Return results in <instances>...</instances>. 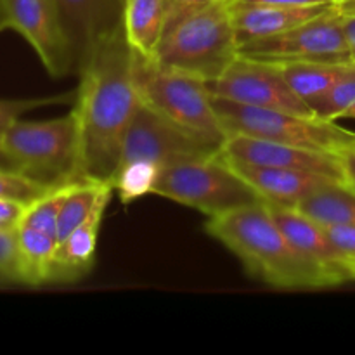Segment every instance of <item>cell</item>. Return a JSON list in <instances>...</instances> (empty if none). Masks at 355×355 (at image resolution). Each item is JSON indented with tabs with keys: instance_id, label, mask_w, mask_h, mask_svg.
<instances>
[{
	"instance_id": "4fadbf2b",
	"label": "cell",
	"mask_w": 355,
	"mask_h": 355,
	"mask_svg": "<svg viewBox=\"0 0 355 355\" xmlns=\"http://www.w3.org/2000/svg\"><path fill=\"white\" fill-rule=\"evenodd\" d=\"M75 73L94 49L123 24L125 0H54Z\"/></svg>"
},
{
	"instance_id": "8d00e7d4",
	"label": "cell",
	"mask_w": 355,
	"mask_h": 355,
	"mask_svg": "<svg viewBox=\"0 0 355 355\" xmlns=\"http://www.w3.org/2000/svg\"><path fill=\"white\" fill-rule=\"evenodd\" d=\"M328 2H333V3H338V2H342V0H328Z\"/></svg>"
},
{
	"instance_id": "277c9868",
	"label": "cell",
	"mask_w": 355,
	"mask_h": 355,
	"mask_svg": "<svg viewBox=\"0 0 355 355\" xmlns=\"http://www.w3.org/2000/svg\"><path fill=\"white\" fill-rule=\"evenodd\" d=\"M134 78L144 106L193 134L227 139L207 80L134 52Z\"/></svg>"
},
{
	"instance_id": "d6a6232c",
	"label": "cell",
	"mask_w": 355,
	"mask_h": 355,
	"mask_svg": "<svg viewBox=\"0 0 355 355\" xmlns=\"http://www.w3.org/2000/svg\"><path fill=\"white\" fill-rule=\"evenodd\" d=\"M342 162L343 172H345V182L355 191V148L343 153Z\"/></svg>"
},
{
	"instance_id": "d6986e66",
	"label": "cell",
	"mask_w": 355,
	"mask_h": 355,
	"mask_svg": "<svg viewBox=\"0 0 355 355\" xmlns=\"http://www.w3.org/2000/svg\"><path fill=\"white\" fill-rule=\"evenodd\" d=\"M281 69L288 85L304 103L312 107L354 64H338L328 61L272 62Z\"/></svg>"
},
{
	"instance_id": "9c48e42d",
	"label": "cell",
	"mask_w": 355,
	"mask_h": 355,
	"mask_svg": "<svg viewBox=\"0 0 355 355\" xmlns=\"http://www.w3.org/2000/svg\"><path fill=\"white\" fill-rule=\"evenodd\" d=\"M222 144L177 127L141 103L125 134L118 165L144 159L166 168L175 163L218 155Z\"/></svg>"
},
{
	"instance_id": "44dd1931",
	"label": "cell",
	"mask_w": 355,
	"mask_h": 355,
	"mask_svg": "<svg viewBox=\"0 0 355 355\" xmlns=\"http://www.w3.org/2000/svg\"><path fill=\"white\" fill-rule=\"evenodd\" d=\"M17 246H19L23 286H44L51 284L55 266L59 241L51 234L37 229L17 227Z\"/></svg>"
},
{
	"instance_id": "3957f363",
	"label": "cell",
	"mask_w": 355,
	"mask_h": 355,
	"mask_svg": "<svg viewBox=\"0 0 355 355\" xmlns=\"http://www.w3.org/2000/svg\"><path fill=\"white\" fill-rule=\"evenodd\" d=\"M231 9L232 0H217L172 19L153 58L207 82L218 78L239 54Z\"/></svg>"
},
{
	"instance_id": "7c38bea8",
	"label": "cell",
	"mask_w": 355,
	"mask_h": 355,
	"mask_svg": "<svg viewBox=\"0 0 355 355\" xmlns=\"http://www.w3.org/2000/svg\"><path fill=\"white\" fill-rule=\"evenodd\" d=\"M220 155L231 162L302 170V172H314L345 180L342 155L297 148V146L281 144V142L250 137V135H227L222 144Z\"/></svg>"
},
{
	"instance_id": "7a4b0ae2",
	"label": "cell",
	"mask_w": 355,
	"mask_h": 355,
	"mask_svg": "<svg viewBox=\"0 0 355 355\" xmlns=\"http://www.w3.org/2000/svg\"><path fill=\"white\" fill-rule=\"evenodd\" d=\"M205 231L234 253L246 272L269 286L279 290L324 288L321 276L298 255L263 201L208 217Z\"/></svg>"
},
{
	"instance_id": "f546056e",
	"label": "cell",
	"mask_w": 355,
	"mask_h": 355,
	"mask_svg": "<svg viewBox=\"0 0 355 355\" xmlns=\"http://www.w3.org/2000/svg\"><path fill=\"white\" fill-rule=\"evenodd\" d=\"M217 2V0H166V24L172 19L184 16L187 12L207 7L210 3Z\"/></svg>"
},
{
	"instance_id": "d590c367",
	"label": "cell",
	"mask_w": 355,
	"mask_h": 355,
	"mask_svg": "<svg viewBox=\"0 0 355 355\" xmlns=\"http://www.w3.org/2000/svg\"><path fill=\"white\" fill-rule=\"evenodd\" d=\"M342 118H352V120H355V101H354L352 104H350L349 110H347L345 113H343Z\"/></svg>"
},
{
	"instance_id": "e575fe53",
	"label": "cell",
	"mask_w": 355,
	"mask_h": 355,
	"mask_svg": "<svg viewBox=\"0 0 355 355\" xmlns=\"http://www.w3.org/2000/svg\"><path fill=\"white\" fill-rule=\"evenodd\" d=\"M0 166H2V168H14L12 162H10V158L7 156L6 149H3L2 141H0ZM14 170H16V168H14Z\"/></svg>"
},
{
	"instance_id": "836d02e7",
	"label": "cell",
	"mask_w": 355,
	"mask_h": 355,
	"mask_svg": "<svg viewBox=\"0 0 355 355\" xmlns=\"http://www.w3.org/2000/svg\"><path fill=\"white\" fill-rule=\"evenodd\" d=\"M338 9L342 10L343 14H354L355 16V0H342V2L336 3Z\"/></svg>"
},
{
	"instance_id": "4316f807",
	"label": "cell",
	"mask_w": 355,
	"mask_h": 355,
	"mask_svg": "<svg viewBox=\"0 0 355 355\" xmlns=\"http://www.w3.org/2000/svg\"><path fill=\"white\" fill-rule=\"evenodd\" d=\"M71 96H59V97H33V99H0V137L3 132L14 123L21 120L23 114L28 111H33L37 107L47 106V104L64 103Z\"/></svg>"
},
{
	"instance_id": "1f68e13d",
	"label": "cell",
	"mask_w": 355,
	"mask_h": 355,
	"mask_svg": "<svg viewBox=\"0 0 355 355\" xmlns=\"http://www.w3.org/2000/svg\"><path fill=\"white\" fill-rule=\"evenodd\" d=\"M343 31H345L347 44H349L352 64L355 66V16L354 14H343Z\"/></svg>"
},
{
	"instance_id": "8fae6325",
	"label": "cell",
	"mask_w": 355,
	"mask_h": 355,
	"mask_svg": "<svg viewBox=\"0 0 355 355\" xmlns=\"http://www.w3.org/2000/svg\"><path fill=\"white\" fill-rule=\"evenodd\" d=\"M16 31L54 78L75 73L54 0H0V31Z\"/></svg>"
},
{
	"instance_id": "30bf717a",
	"label": "cell",
	"mask_w": 355,
	"mask_h": 355,
	"mask_svg": "<svg viewBox=\"0 0 355 355\" xmlns=\"http://www.w3.org/2000/svg\"><path fill=\"white\" fill-rule=\"evenodd\" d=\"M208 83L211 96L245 106L290 111L315 116L312 107L286 83L281 69L272 62L238 54L218 78Z\"/></svg>"
},
{
	"instance_id": "ffe728a7",
	"label": "cell",
	"mask_w": 355,
	"mask_h": 355,
	"mask_svg": "<svg viewBox=\"0 0 355 355\" xmlns=\"http://www.w3.org/2000/svg\"><path fill=\"white\" fill-rule=\"evenodd\" d=\"M322 227L355 225V191L347 182H333L314 191L295 208Z\"/></svg>"
},
{
	"instance_id": "4dcf8cb0",
	"label": "cell",
	"mask_w": 355,
	"mask_h": 355,
	"mask_svg": "<svg viewBox=\"0 0 355 355\" xmlns=\"http://www.w3.org/2000/svg\"><path fill=\"white\" fill-rule=\"evenodd\" d=\"M236 2L266 3V6H288V7L315 6V3H333V2H328V0H236Z\"/></svg>"
},
{
	"instance_id": "5bb4252c",
	"label": "cell",
	"mask_w": 355,
	"mask_h": 355,
	"mask_svg": "<svg viewBox=\"0 0 355 355\" xmlns=\"http://www.w3.org/2000/svg\"><path fill=\"white\" fill-rule=\"evenodd\" d=\"M270 210L281 231L293 245L298 255L321 276L324 288H333L352 281L345 257L333 245L322 225L315 224L295 208L270 207Z\"/></svg>"
},
{
	"instance_id": "52a82bcc",
	"label": "cell",
	"mask_w": 355,
	"mask_h": 355,
	"mask_svg": "<svg viewBox=\"0 0 355 355\" xmlns=\"http://www.w3.org/2000/svg\"><path fill=\"white\" fill-rule=\"evenodd\" d=\"M153 194L194 208L207 217L263 201L220 153L163 168Z\"/></svg>"
},
{
	"instance_id": "e0dca14e",
	"label": "cell",
	"mask_w": 355,
	"mask_h": 355,
	"mask_svg": "<svg viewBox=\"0 0 355 355\" xmlns=\"http://www.w3.org/2000/svg\"><path fill=\"white\" fill-rule=\"evenodd\" d=\"M114 189L110 187L101 196L99 203L94 208L90 217L82 222L75 231L69 232L62 241H59L51 284L73 283L92 269L94 262H96L101 224H103L104 211L110 205Z\"/></svg>"
},
{
	"instance_id": "603a6c76",
	"label": "cell",
	"mask_w": 355,
	"mask_h": 355,
	"mask_svg": "<svg viewBox=\"0 0 355 355\" xmlns=\"http://www.w3.org/2000/svg\"><path fill=\"white\" fill-rule=\"evenodd\" d=\"M75 182L76 180L59 184V186L51 187L44 194H40L37 200L30 201L19 225L37 229V231L51 234L58 239L59 215H61L62 205H64L66 198H68L69 191L73 189Z\"/></svg>"
},
{
	"instance_id": "9a60e30c",
	"label": "cell",
	"mask_w": 355,
	"mask_h": 355,
	"mask_svg": "<svg viewBox=\"0 0 355 355\" xmlns=\"http://www.w3.org/2000/svg\"><path fill=\"white\" fill-rule=\"evenodd\" d=\"M227 162L270 207L297 208V205L311 196L314 191L333 182H345L314 172L252 165V163L231 162V159Z\"/></svg>"
},
{
	"instance_id": "5b68a950",
	"label": "cell",
	"mask_w": 355,
	"mask_h": 355,
	"mask_svg": "<svg viewBox=\"0 0 355 355\" xmlns=\"http://www.w3.org/2000/svg\"><path fill=\"white\" fill-rule=\"evenodd\" d=\"M17 172L47 187L80 179V137L75 114L17 120L0 137Z\"/></svg>"
},
{
	"instance_id": "6da1fadb",
	"label": "cell",
	"mask_w": 355,
	"mask_h": 355,
	"mask_svg": "<svg viewBox=\"0 0 355 355\" xmlns=\"http://www.w3.org/2000/svg\"><path fill=\"white\" fill-rule=\"evenodd\" d=\"M73 114L80 137V179L110 184L125 134L141 106L134 78V51L123 24L104 38L78 71Z\"/></svg>"
},
{
	"instance_id": "d4e9b609",
	"label": "cell",
	"mask_w": 355,
	"mask_h": 355,
	"mask_svg": "<svg viewBox=\"0 0 355 355\" xmlns=\"http://www.w3.org/2000/svg\"><path fill=\"white\" fill-rule=\"evenodd\" d=\"M47 189H51V187L30 179L17 170L0 166V198H12V200L30 203Z\"/></svg>"
},
{
	"instance_id": "2e32d148",
	"label": "cell",
	"mask_w": 355,
	"mask_h": 355,
	"mask_svg": "<svg viewBox=\"0 0 355 355\" xmlns=\"http://www.w3.org/2000/svg\"><path fill=\"white\" fill-rule=\"evenodd\" d=\"M335 3L315 6H266V3H243L232 0V24L239 47L248 42L284 33L312 17L319 16Z\"/></svg>"
},
{
	"instance_id": "cb8c5ba5",
	"label": "cell",
	"mask_w": 355,
	"mask_h": 355,
	"mask_svg": "<svg viewBox=\"0 0 355 355\" xmlns=\"http://www.w3.org/2000/svg\"><path fill=\"white\" fill-rule=\"evenodd\" d=\"M355 101V66H350L349 71L324 94L319 101L312 104L315 116L328 121L342 120L343 113Z\"/></svg>"
},
{
	"instance_id": "484cf974",
	"label": "cell",
	"mask_w": 355,
	"mask_h": 355,
	"mask_svg": "<svg viewBox=\"0 0 355 355\" xmlns=\"http://www.w3.org/2000/svg\"><path fill=\"white\" fill-rule=\"evenodd\" d=\"M23 284L17 229H0V286Z\"/></svg>"
},
{
	"instance_id": "f1b7e54d",
	"label": "cell",
	"mask_w": 355,
	"mask_h": 355,
	"mask_svg": "<svg viewBox=\"0 0 355 355\" xmlns=\"http://www.w3.org/2000/svg\"><path fill=\"white\" fill-rule=\"evenodd\" d=\"M26 207V201L12 200V198H0V229L19 227Z\"/></svg>"
},
{
	"instance_id": "8992f818",
	"label": "cell",
	"mask_w": 355,
	"mask_h": 355,
	"mask_svg": "<svg viewBox=\"0 0 355 355\" xmlns=\"http://www.w3.org/2000/svg\"><path fill=\"white\" fill-rule=\"evenodd\" d=\"M220 123L227 135H250L297 148L343 155L355 148V132L319 116L281 110L245 106L214 97Z\"/></svg>"
},
{
	"instance_id": "83f0119b",
	"label": "cell",
	"mask_w": 355,
	"mask_h": 355,
	"mask_svg": "<svg viewBox=\"0 0 355 355\" xmlns=\"http://www.w3.org/2000/svg\"><path fill=\"white\" fill-rule=\"evenodd\" d=\"M328 232L333 245L338 248V252L345 257L347 263L350 267V274H355V225H331L324 227Z\"/></svg>"
},
{
	"instance_id": "7402d4cb",
	"label": "cell",
	"mask_w": 355,
	"mask_h": 355,
	"mask_svg": "<svg viewBox=\"0 0 355 355\" xmlns=\"http://www.w3.org/2000/svg\"><path fill=\"white\" fill-rule=\"evenodd\" d=\"M162 166L156 163L144 162H127L118 165L116 172L111 177V186L118 194L123 205H130L132 201L155 193V187L162 175Z\"/></svg>"
},
{
	"instance_id": "ac0fdd59",
	"label": "cell",
	"mask_w": 355,
	"mask_h": 355,
	"mask_svg": "<svg viewBox=\"0 0 355 355\" xmlns=\"http://www.w3.org/2000/svg\"><path fill=\"white\" fill-rule=\"evenodd\" d=\"M166 28V0H125L123 31L137 54L153 58Z\"/></svg>"
},
{
	"instance_id": "74e56055",
	"label": "cell",
	"mask_w": 355,
	"mask_h": 355,
	"mask_svg": "<svg viewBox=\"0 0 355 355\" xmlns=\"http://www.w3.org/2000/svg\"><path fill=\"white\" fill-rule=\"evenodd\" d=\"M354 281H355V274H354Z\"/></svg>"
},
{
	"instance_id": "ba28073f",
	"label": "cell",
	"mask_w": 355,
	"mask_h": 355,
	"mask_svg": "<svg viewBox=\"0 0 355 355\" xmlns=\"http://www.w3.org/2000/svg\"><path fill=\"white\" fill-rule=\"evenodd\" d=\"M239 54L266 62L328 61L352 64L343 31V14L336 3L284 33L241 45Z\"/></svg>"
}]
</instances>
